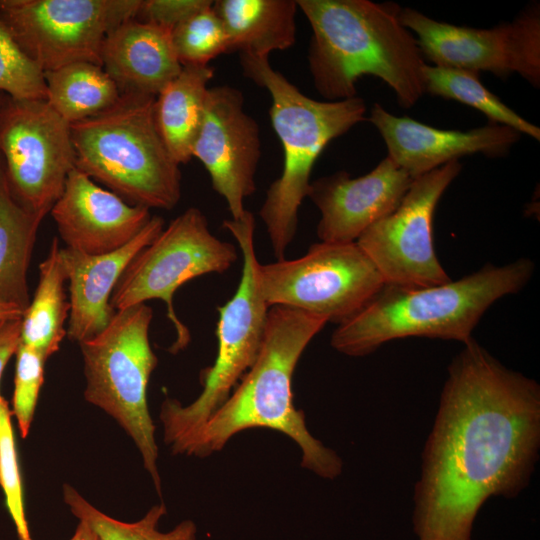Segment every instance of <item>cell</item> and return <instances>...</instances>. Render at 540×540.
I'll return each mask as SVG.
<instances>
[{
	"instance_id": "obj_1",
	"label": "cell",
	"mask_w": 540,
	"mask_h": 540,
	"mask_svg": "<svg viewBox=\"0 0 540 540\" xmlns=\"http://www.w3.org/2000/svg\"><path fill=\"white\" fill-rule=\"evenodd\" d=\"M540 453V385L509 369L474 338L447 368L413 490L418 540H472L492 497L530 484Z\"/></svg>"
},
{
	"instance_id": "obj_2",
	"label": "cell",
	"mask_w": 540,
	"mask_h": 540,
	"mask_svg": "<svg viewBox=\"0 0 540 540\" xmlns=\"http://www.w3.org/2000/svg\"><path fill=\"white\" fill-rule=\"evenodd\" d=\"M326 323L323 318L298 309L270 307L256 361L177 455L207 457L222 450L237 433L269 428L296 442L303 468L323 479H336L342 473L343 461L310 434L304 412L295 408L291 387L302 353Z\"/></svg>"
},
{
	"instance_id": "obj_3",
	"label": "cell",
	"mask_w": 540,
	"mask_h": 540,
	"mask_svg": "<svg viewBox=\"0 0 540 540\" xmlns=\"http://www.w3.org/2000/svg\"><path fill=\"white\" fill-rule=\"evenodd\" d=\"M312 37L309 70L327 101L356 96V82L372 75L389 85L404 108L425 93L424 57L399 20L395 3L369 0H296Z\"/></svg>"
},
{
	"instance_id": "obj_4",
	"label": "cell",
	"mask_w": 540,
	"mask_h": 540,
	"mask_svg": "<svg viewBox=\"0 0 540 540\" xmlns=\"http://www.w3.org/2000/svg\"><path fill=\"white\" fill-rule=\"evenodd\" d=\"M534 264L520 258L502 266L486 264L476 272L427 287L385 284L355 315L338 324L330 344L337 352L363 357L383 344L406 337L454 340L463 344L487 309L521 291Z\"/></svg>"
},
{
	"instance_id": "obj_5",
	"label": "cell",
	"mask_w": 540,
	"mask_h": 540,
	"mask_svg": "<svg viewBox=\"0 0 540 540\" xmlns=\"http://www.w3.org/2000/svg\"><path fill=\"white\" fill-rule=\"evenodd\" d=\"M268 58L240 53L244 76L269 92L270 119L283 147L282 173L269 186L259 210L274 256L282 260L296 235L299 207L308 195L315 161L330 141L365 120L366 105L356 96L312 99L276 71Z\"/></svg>"
},
{
	"instance_id": "obj_6",
	"label": "cell",
	"mask_w": 540,
	"mask_h": 540,
	"mask_svg": "<svg viewBox=\"0 0 540 540\" xmlns=\"http://www.w3.org/2000/svg\"><path fill=\"white\" fill-rule=\"evenodd\" d=\"M154 96L121 94L107 110L70 124L76 168L132 205L170 210L181 198L179 164L156 125Z\"/></svg>"
},
{
	"instance_id": "obj_7",
	"label": "cell",
	"mask_w": 540,
	"mask_h": 540,
	"mask_svg": "<svg viewBox=\"0 0 540 540\" xmlns=\"http://www.w3.org/2000/svg\"><path fill=\"white\" fill-rule=\"evenodd\" d=\"M255 225L254 216L248 210L239 219L223 222L242 254L241 279L232 298L218 307L217 356L213 366L204 370L202 392L188 405L172 398L162 402L159 418L163 439L174 455L227 400L260 352L269 306L257 281L259 261L254 245Z\"/></svg>"
},
{
	"instance_id": "obj_8",
	"label": "cell",
	"mask_w": 540,
	"mask_h": 540,
	"mask_svg": "<svg viewBox=\"0 0 540 540\" xmlns=\"http://www.w3.org/2000/svg\"><path fill=\"white\" fill-rule=\"evenodd\" d=\"M153 311L146 303L115 312L97 335L79 343L86 381L84 399L111 416L136 445L158 495L161 478L155 425L147 403L158 358L149 341Z\"/></svg>"
},
{
	"instance_id": "obj_9",
	"label": "cell",
	"mask_w": 540,
	"mask_h": 540,
	"mask_svg": "<svg viewBox=\"0 0 540 540\" xmlns=\"http://www.w3.org/2000/svg\"><path fill=\"white\" fill-rule=\"evenodd\" d=\"M237 253L233 244L211 233L201 210L188 208L132 259L113 290L110 305L118 311L162 300L176 332L169 352L176 354L188 346L191 335L175 312V292L194 278L227 271L237 261Z\"/></svg>"
},
{
	"instance_id": "obj_10",
	"label": "cell",
	"mask_w": 540,
	"mask_h": 540,
	"mask_svg": "<svg viewBox=\"0 0 540 540\" xmlns=\"http://www.w3.org/2000/svg\"><path fill=\"white\" fill-rule=\"evenodd\" d=\"M257 281L269 308L290 307L337 324L359 312L386 284L356 242H319L299 258L259 263Z\"/></svg>"
},
{
	"instance_id": "obj_11",
	"label": "cell",
	"mask_w": 540,
	"mask_h": 540,
	"mask_svg": "<svg viewBox=\"0 0 540 540\" xmlns=\"http://www.w3.org/2000/svg\"><path fill=\"white\" fill-rule=\"evenodd\" d=\"M142 0H0V20L44 72L76 62L101 66L105 38L136 18Z\"/></svg>"
},
{
	"instance_id": "obj_12",
	"label": "cell",
	"mask_w": 540,
	"mask_h": 540,
	"mask_svg": "<svg viewBox=\"0 0 540 540\" xmlns=\"http://www.w3.org/2000/svg\"><path fill=\"white\" fill-rule=\"evenodd\" d=\"M0 156L15 200L45 217L76 168L70 124L45 99H15L4 94Z\"/></svg>"
},
{
	"instance_id": "obj_13",
	"label": "cell",
	"mask_w": 540,
	"mask_h": 540,
	"mask_svg": "<svg viewBox=\"0 0 540 540\" xmlns=\"http://www.w3.org/2000/svg\"><path fill=\"white\" fill-rule=\"evenodd\" d=\"M461 168L454 160L415 178L397 208L357 239L386 284L427 287L451 281L434 249L433 216Z\"/></svg>"
},
{
	"instance_id": "obj_14",
	"label": "cell",
	"mask_w": 540,
	"mask_h": 540,
	"mask_svg": "<svg viewBox=\"0 0 540 540\" xmlns=\"http://www.w3.org/2000/svg\"><path fill=\"white\" fill-rule=\"evenodd\" d=\"M403 26L417 35V43L436 66L497 76L518 73L535 87L540 84V18L536 9L490 29L436 21L411 8L400 10Z\"/></svg>"
},
{
	"instance_id": "obj_15",
	"label": "cell",
	"mask_w": 540,
	"mask_h": 540,
	"mask_svg": "<svg viewBox=\"0 0 540 540\" xmlns=\"http://www.w3.org/2000/svg\"><path fill=\"white\" fill-rule=\"evenodd\" d=\"M243 106L240 90L229 85L208 88L192 148V157L208 171L212 187L226 200L232 219L243 216L244 200L256 191L261 157L258 124Z\"/></svg>"
},
{
	"instance_id": "obj_16",
	"label": "cell",
	"mask_w": 540,
	"mask_h": 540,
	"mask_svg": "<svg viewBox=\"0 0 540 540\" xmlns=\"http://www.w3.org/2000/svg\"><path fill=\"white\" fill-rule=\"evenodd\" d=\"M413 180L387 156L361 177L339 171L312 181L307 197L321 213L320 242H356L368 227L397 208Z\"/></svg>"
},
{
	"instance_id": "obj_17",
	"label": "cell",
	"mask_w": 540,
	"mask_h": 540,
	"mask_svg": "<svg viewBox=\"0 0 540 540\" xmlns=\"http://www.w3.org/2000/svg\"><path fill=\"white\" fill-rule=\"evenodd\" d=\"M50 214L65 248L88 255L122 248L151 218L148 208L126 202L77 168L69 173Z\"/></svg>"
},
{
	"instance_id": "obj_18",
	"label": "cell",
	"mask_w": 540,
	"mask_h": 540,
	"mask_svg": "<svg viewBox=\"0 0 540 540\" xmlns=\"http://www.w3.org/2000/svg\"><path fill=\"white\" fill-rule=\"evenodd\" d=\"M368 120L384 139L388 157L412 179L465 155L503 156L520 136L507 126L491 122L468 131L437 129L395 116L378 103Z\"/></svg>"
},
{
	"instance_id": "obj_19",
	"label": "cell",
	"mask_w": 540,
	"mask_h": 540,
	"mask_svg": "<svg viewBox=\"0 0 540 540\" xmlns=\"http://www.w3.org/2000/svg\"><path fill=\"white\" fill-rule=\"evenodd\" d=\"M164 228L160 216H151L141 232L122 248L88 255L65 247L61 255L69 282L70 311L66 336L78 344L107 327L115 314L113 290L132 259Z\"/></svg>"
},
{
	"instance_id": "obj_20",
	"label": "cell",
	"mask_w": 540,
	"mask_h": 540,
	"mask_svg": "<svg viewBox=\"0 0 540 540\" xmlns=\"http://www.w3.org/2000/svg\"><path fill=\"white\" fill-rule=\"evenodd\" d=\"M101 66L120 94L156 97L182 70L171 30L131 18L105 38Z\"/></svg>"
},
{
	"instance_id": "obj_21",
	"label": "cell",
	"mask_w": 540,
	"mask_h": 540,
	"mask_svg": "<svg viewBox=\"0 0 540 540\" xmlns=\"http://www.w3.org/2000/svg\"><path fill=\"white\" fill-rule=\"evenodd\" d=\"M213 9L226 30L229 53L269 57L296 42V0H217Z\"/></svg>"
},
{
	"instance_id": "obj_22",
	"label": "cell",
	"mask_w": 540,
	"mask_h": 540,
	"mask_svg": "<svg viewBox=\"0 0 540 540\" xmlns=\"http://www.w3.org/2000/svg\"><path fill=\"white\" fill-rule=\"evenodd\" d=\"M214 76L209 65H185L156 96L154 116L159 133L180 165L192 158L199 132L208 83Z\"/></svg>"
},
{
	"instance_id": "obj_23",
	"label": "cell",
	"mask_w": 540,
	"mask_h": 540,
	"mask_svg": "<svg viewBox=\"0 0 540 540\" xmlns=\"http://www.w3.org/2000/svg\"><path fill=\"white\" fill-rule=\"evenodd\" d=\"M44 217L22 207L13 197L0 160V304H30L27 273L38 228Z\"/></svg>"
},
{
	"instance_id": "obj_24",
	"label": "cell",
	"mask_w": 540,
	"mask_h": 540,
	"mask_svg": "<svg viewBox=\"0 0 540 540\" xmlns=\"http://www.w3.org/2000/svg\"><path fill=\"white\" fill-rule=\"evenodd\" d=\"M61 248L55 237L47 257L39 265V282L21 323L20 341L47 359L60 349L70 311L64 288L67 274Z\"/></svg>"
},
{
	"instance_id": "obj_25",
	"label": "cell",
	"mask_w": 540,
	"mask_h": 540,
	"mask_svg": "<svg viewBox=\"0 0 540 540\" xmlns=\"http://www.w3.org/2000/svg\"><path fill=\"white\" fill-rule=\"evenodd\" d=\"M46 101L73 124L113 106L121 94L102 66L76 62L44 72Z\"/></svg>"
},
{
	"instance_id": "obj_26",
	"label": "cell",
	"mask_w": 540,
	"mask_h": 540,
	"mask_svg": "<svg viewBox=\"0 0 540 540\" xmlns=\"http://www.w3.org/2000/svg\"><path fill=\"white\" fill-rule=\"evenodd\" d=\"M477 72L425 64V92L455 100L482 112L491 123L507 126L516 132L540 139L539 127L526 121L479 80Z\"/></svg>"
},
{
	"instance_id": "obj_27",
	"label": "cell",
	"mask_w": 540,
	"mask_h": 540,
	"mask_svg": "<svg viewBox=\"0 0 540 540\" xmlns=\"http://www.w3.org/2000/svg\"><path fill=\"white\" fill-rule=\"evenodd\" d=\"M63 499L70 512L88 523L101 540H196L197 537V526L190 519L167 532L158 529L161 518L167 513L163 502L153 505L141 519L123 522L97 509L70 484L63 485Z\"/></svg>"
},
{
	"instance_id": "obj_28",
	"label": "cell",
	"mask_w": 540,
	"mask_h": 540,
	"mask_svg": "<svg viewBox=\"0 0 540 540\" xmlns=\"http://www.w3.org/2000/svg\"><path fill=\"white\" fill-rule=\"evenodd\" d=\"M171 38L182 66L208 65L217 56L229 53L227 33L213 4L177 25Z\"/></svg>"
},
{
	"instance_id": "obj_29",
	"label": "cell",
	"mask_w": 540,
	"mask_h": 540,
	"mask_svg": "<svg viewBox=\"0 0 540 540\" xmlns=\"http://www.w3.org/2000/svg\"><path fill=\"white\" fill-rule=\"evenodd\" d=\"M12 411L0 393V487L19 540H33L25 514Z\"/></svg>"
},
{
	"instance_id": "obj_30",
	"label": "cell",
	"mask_w": 540,
	"mask_h": 540,
	"mask_svg": "<svg viewBox=\"0 0 540 540\" xmlns=\"http://www.w3.org/2000/svg\"><path fill=\"white\" fill-rule=\"evenodd\" d=\"M0 92L15 99H46L43 71L20 49L1 20Z\"/></svg>"
},
{
	"instance_id": "obj_31",
	"label": "cell",
	"mask_w": 540,
	"mask_h": 540,
	"mask_svg": "<svg viewBox=\"0 0 540 540\" xmlns=\"http://www.w3.org/2000/svg\"><path fill=\"white\" fill-rule=\"evenodd\" d=\"M16 366L12 415L15 417L21 437L30 432L41 387L44 383V369L47 358L38 350L20 344L15 353Z\"/></svg>"
},
{
	"instance_id": "obj_32",
	"label": "cell",
	"mask_w": 540,
	"mask_h": 540,
	"mask_svg": "<svg viewBox=\"0 0 540 540\" xmlns=\"http://www.w3.org/2000/svg\"><path fill=\"white\" fill-rule=\"evenodd\" d=\"M211 0H142L137 19L173 30L195 13L211 6Z\"/></svg>"
},
{
	"instance_id": "obj_33",
	"label": "cell",
	"mask_w": 540,
	"mask_h": 540,
	"mask_svg": "<svg viewBox=\"0 0 540 540\" xmlns=\"http://www.w3.org/2000/svg\"><path fill=\"white\" fill-rule=\"evenodd\" d=\"M21 323L22 318L0 320V381L8 361L20 344Z\"/></svg>"
},
{
	"instance_id": "obj_34",
	"label": "cell",
	"mask_w": 540,
	"mask_h": 540,
	"mask_svg": "<svg viewBox=\"0 0 540 540\" xmlns=\"http://www.w3.org/2000/svg\"><path fill=\"white\" fill-rule=\"evenodd\" d=\"M69 540H101L95 530L85 521L79 520Z\"/></svg>"
},
{
	"instance_id": "obj_35",
	"label": "cell",
	"mask_w": 540,
	"mask_h": 540,
	"mask_svg": "<svg viewBox=\"0 0 540 540\" xmlns=\"http://www.w3.org/2000/svg\"><path fill=\"white\" fill-rule=\"evenodd\" d=\"M23 314V311H21L17 306L0 304V320L21 319Z\"/></svg>"
},
{
	"instance_id": "obj_36",
	"label": "cell",
	"mask_w": 540,
	"mask_h": 540,
	"mask_svg": "<svg viewBox=\"0 0 540 540\" xmlns=\"http://www.w3.org/2000/svg\"><path fill=\"white\" fill-rule=\"evenodd\" d=\"M3 95H4V93L0 92V105H1V102H2V99H3ZM0 160H1V156H0Z\"/></svg>"
}]
</instances>
